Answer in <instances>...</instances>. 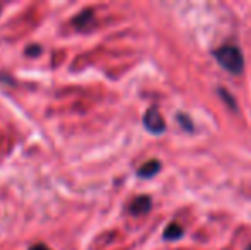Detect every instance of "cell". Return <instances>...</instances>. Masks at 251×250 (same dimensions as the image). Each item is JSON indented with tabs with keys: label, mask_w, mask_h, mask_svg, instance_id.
<instances>
[{
	"label": "cell",
	"mask_w": 251,
	"mask_h": 250,
	"mask_svg": "<svg viewBox=\"0 0 251 250\" xmlns=\"http://www.w3.org/2000/svg\"><path fill=\"white\" fill-rule=\"evenodd\" d=\"M248 250H251V245H250V247H248Z\"/></svg>",
	"instance_id": "obj_10"
},
{
	"label": "cell",
	"mask_w": 251,
	"mask_h": 250,
	"mask_svg": "<svg viewBox=\"0 0 251 250\" xmlns=\"http://www.w3.org/2000/svg\"><path fill=\"white\" fill-rule=\"evenodd\" d=\"M94 16H93V10H84V12H80L79 16L74 19V24H75L79 29H84V28H87L91 23H93Z\"/></svg>",
	"instance_id": "obj_6"
},
{
	"label": "cell",
	"mask_w": 251,
	"mask_h": 250,
	"mask_svg": "<svg viewBox=\"0 0 251 250\" xmlns=\"http://www.w3.org/2000/svg\"><path fill=\"white\" fill-rule=\"evenodd\" d=\"M144 127L149 130L154 136H159L166 130V122L162 118V115L159 113L155 108H149L144 115Z\"/></svg>",
	"instance_id": "obj_2"
},
{
	"label": "cell",
	"mask_w": 251,
	"mask_h": 250,
	"mask_svg": "<svg viewBox=\"0 0 251 250\" xmlns=\"http://www.w3.org/2000/svg\"><path fill=\"white\" fill-rule=\"evenodd\" d=\"M214 57L222 69L234 74V76L241 74L245 69V57L236 45H222L221 48L214 52Z\"/></svg>",
	"instance_id": "obj_1"
},
{
	"label": "cell",
	"mask_w": 251,
	"mask_h": 250,
	"mask_svg": "<svg viewBox=\"0 0 251 250\" xmlns=\"http://www.w3.org/2000/svg\"><path fill=\"white\" fill-rule=\"evenodd\" d=\"M178 120H181L183 122V127H185V129H188V130H193V125H192V120H190L188 117H186V120H185V117H183V115H178Z\"/></svg>",
	"instance_id": "obj_8"
},
{
	"label": "cell",
	"mask_w": 251,
	"mask_h": 250,
	"mask_svg": "<svg viewBox=\"0 0 251 250\" xmlns=\"http://www.w3.org/2000/svg\"><path fill=\"white\" fill-rule=\"evenodd\" d=\"M219 94H221V96H222V100H224L226 103H229V105H231V108H232V110H236V101L232 100V96L227 93V91H224V89H219Z\"/></svg>",
	"instance_id": "obj_7"
},
{
	"label": "cell",
	"mask_w": 251,
	"mask_h": 250,
	"mask_svg": "<svg viewBox=\"0 0 251 250\" xmlns=\"http://www.w3.org/2000/svg\"><path fill=\"white\" fill-rule=\"evenodd\" d=\"M183 235H185V230H183L178 223H171L164 230V235H162V237H164V240H179Z\"/></svg>",
	"instance_id": "obj_5"
},
{
	"label": "cell",
	"mask_w": 251,
	"mask_h": 250,
	"mask_svg": "<svg viewBox=\"0 0 251 250\" xmlns=\"http://www.w3.org/2000/svg\"><path fill=\"white\" fill-rule=\"evenodd\" d=\"M152 200L149 195H140L137 199L132 200L130 204V213L135 214V216H142V214H147L151 211Z\"/></svg>",
	"instance_id": "obj_3"
},
{
	"label": "cell",
	"mask_w": 251,
	"mask_h": 250,
	"mask_svg": "<svg viewBox=\"0 0 251 250\" xmlns=\"http://www.w3.org/2000/svg\"><path fill=\"white\" fill-rule=\"evenodd\" d=\"M161 170V163L155 160L149 161V163L142 165V167L139 168V171H137V175H139L140 178H152L157 171Z\"/></svg>",
	"instance_id": "obj_4"
},
{
	"label": "cell",
	"mask_w": 251,
	"mask_h": 250,
	"mask_svg": "<svg viewBox=\"0 0 251 250\" xmlns=\"http://www.w3.org/2000/svg\"><path fill=\"white\" fill-rule=\"evenodd\" d=\"M29 250H50L47 247V245H34V247H31Z\"/></svg>",
	"instance_id": "obj_9"
}]
</instances>
